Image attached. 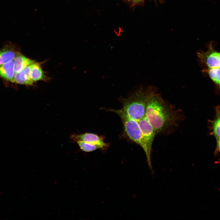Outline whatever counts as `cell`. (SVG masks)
<instances>
[{"mask_svg": "<svg viewBox=\"0 0 220 220\" xmlns=\"http://www.w3.org/2000/svg\"><path fill=\"white\" fill-rule=\"evenodd\" d=\"M156 90L153 86L140 88L129 97L122 98V109L130 118L138 122L145 116L149 99Z\"/></svg>", "mask_w": 220, "mask_h": 220, "instance_id": "7a4b0ae2", "label": "cell"}, {"mask_svg": "<svg viewBox=\"0 0 220 220\" xmlns=\"http://www.w3.org/2000/svg\"><path fill=\"white\" fill-rule=\"evenodd\" d=\"M13 61L15 73H18L26 66L35 62L19 52H17Z\"/></svg>", "mask_w": 220, "mask_h": 220, "instance_id": "30bf717a", "label": "cell"}, {"mask_svg": "<svg viewBox=\"0 0 220 220\" xmlns=\"http://www.w3.org/2000/svg\"><path fill=\"white\" fill-rule=\"evenodd\" d=\"M80 149L85 152H90L98 149H103L101 145L96 144L78 141L76 142Z\"/></svg>", "mask_w": 220, "mask_h": 220, "instance_id": "5bb4252c", "label": "cell"}, {"mask_svg": "<svg viewBox=\"0 0 220 220\" xmlns=\"http://www.w3.org/2000/svg\"><path fill=\"white\" fill-rule=\"evenodd\" d=\"M131 0L134 1H137V0Z\"/></svg>", "mask_w": 220, "mask_h": 220, "instance_id": "2e32d148", "label": "cell"}, {"mask_svg": "<svg viewBox=\"0 0 220 220\" xmlns=\"http://www.w3.org/2000/svg\"><path fill=\"white\" fill-rule=\"evenodd\" d=\"M202 72L207 74L218 89L220 90V68H205Z\"/></svg>", "mask_w": 220, "mask_h": 220, "instance_id": "4fadbf2b", "label": "cell"}, {"mask_svg": "<svg viewBox=\"0 0 220 220\" xmlns=\"http://www.w3.org/2000/svg\"><path fill=\"white\" fill-rule=\"evenodd\" d=\"M70 139L74 141H78L85 142L94 143L102 146L104 149L107 148L109 144L105 143L103 137L92 133H86L83 134H72Z\"/></svg>", "mask_w": 220, "mask_h": 220, "instance_id": "8992f818", "label": "cell"}, {"mask_svg": "<svg viewBox=\"0 0 220 220\" xmlns=\"http://www.w3.org/2000/svg\"><path fill=\"white\" fill-rule=\"evenodd\" d=\"M217 141L216 150L220 154V138L217 139Z\"/></svg>", "mask_w": 220, "mask_h": 220, "instance_id": "9a60e30c", "label": "cell"}, {"mask_svg": "<svg viewBox=\"0 0 220 220\" xmlns=\"http://www.w3.org/2000/svg\"><path fill=\"white\" fill-rule=\"evenodd\" d=\"M14 74L13 60L0 65L1 77L13 82Z\"/></svg>", "mask_w": 220, "mask_h": 220, "instance_id": "ba28073f", "label": "cell"}, {"mask_svg": "<svg viewBox=\"0 0 220 220\" xmlns=\"http://www.w3.org/2000/svg\"><path fill=\"white\" fill-rule=\"evenodd\" d=\"M18 52L8 46L0 50V65L13 60Z\"/></svg>", "mask_w": 220, "mask_h": 220, "instance_id": "8fae6325", "label": "cell"}, {"mask_svg": "<svg viewBox=\"0 0 220 220\" xmlns=\"http://www.w3.org/2000/svg\"><path fill=\"white\" fill-rule=\"evenodd\" d=\"M138 122L148 154L151 156L152 145L156 134L155 131L145 116Z\"/></svg>", "mask_w": 220, "mask_h": 220, "instance_id": "5b68a950", "label": "cell"}, {"mask_svg": "<svg viewBox=\"0 0 220 220\" xmlns=\"http://www.w3.org/2000/svg\"><path fill=\"white\" fill-rule=\"evenodd\" d=\"M196 54L199 62L205 68H220V52L215 50L212 42L208 44L207 51L200 50Z\"/></svg>", "mask_w": 220, "mask_h": 220, "instance_id": "277c9868", "label": "cell"}, {"mask_svg": "<svg viewBox=\"0 0 220 220\" xmlns=\"http://www.w3.org/2000/svg\"><path fill=\"white\" fill-rule=\"evenodd\" d=\"M31 78L34 82L46 79V76L39 63H33L31 71Z\"/></svg>", "mask_w": 220, "mask_h": 220, "instance_id": "7c38bea8", "label": "cell"}, {"mask_svg": "<svg viewBox=\"0 0 220 220\" xmlns=\"http://www.w3.org/2000/svg\"><path fill=\"white\" fill-rule=\"evenodd\" d=\"M215 116L212 120H210L211 134L213 135L216 140L220 138V106L215 108Z\"/></svg>", "mask_w": 220, "mask_h": 220, "instance_id": "9c48e42d", "label": "cell"}, {"mask_svg": "<svg viewBox=\"0 0 220 220\" xmlns=\"http://www.w3.org/2000/svg\"><path fill=\"white\" fill-rule=\"evenodd\" d=\"M157 91L156 90L151 94L147 104L145 116L156 134L168 130L176 125L178 119L176 113L169 107Z\"/></svg>", "mask_w": 220, "mask_h": 220, "instance_id": "6da1fadb", "label": "cell"}, {"mask_svg": "<svg viewBox=\"0 0 220 220\" xmlns=\"http://www.w3.org/2000/svg\"><path fill=\"white\" fill-rule=\"evenodd\" d=\"M33 63L26 66L18 73H15L13 82L21 84L32 85L33 82L31 78V73Z\"/></svg>", "mask_w": 220, "mask_h": 220, "instance_id": "52a82bcc", "label": "cell"}, {"mask_svg": "<svg viewBox=\"0 0 220 220\" xmlns=\"http://www.w3.org/2000/svg\"><path fill=\"white\" fill-rule=\"evenodd\" d=\"M108 111L115 113L119 116L126 134L130 139L143 148L146 155L149 166L151 168V156L148 154L138 121L130 118L122 109H109Z\"/></svg>", "mask_w": 220, "mask_h": 220, "instance_id": "3957f363", "label": "cell"}]
</instances>
